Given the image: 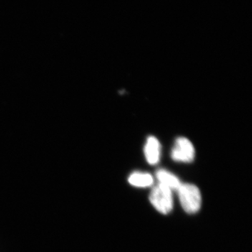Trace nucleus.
Listing matches in <instances>:
<instances>
[{
	"label": "nucleus",
	"instance_id": "obj_6",
	"mask_svg": "<svg viewBox=\"0 0 252 252\" xmlns=\"http://www.w3.org/2000/svg\"><path fill=\"white\" fill-rule=\"evenodd\" d=\"M131 185L139 188L151 187L154 184V178L150 174L145 172H135L131 174L128 178Z\"/></svg>",
	"mask_w": 252,
	"mask_h": 252
},
{
	"label": "nucleus",
	"instance_id": "obj_3",
	"mask_svg": "<svg viewBox=\"0 0 252 252\" xmlns=\"http://www.w3.org/2000/svg\"><path fill=\"white\" fill-rule=\"evenodd\" d=\"M172 158L175 161L190 162L195 158V149L191 142L186 137H179L172 149Z\"/></svg>",
	"mask_w": 252,
	"mask_h": 252
},
{
	"label": "nucleus",
	"instance_id": "obj_2",
	"mask_svg": "<svg viewBox=\"0 0 252 252\" xmlns=\"http://www.w3.org/2000/svg\"><path fill=\"white\" fill-rule=\"evenodd\" d=\"M172 190L158 184L151 192L149 200L156 209L162 214H168L173 208Z\"/></svg>",
	"mask_w": 252,
	"mask_h": 252
},
{
	"label": "nucleus",
	"instance_id": "obj_5",
	"mask_svg": "<svg viewBox=\"0 0 252 252\" xmlns=\"http://www.w3.org/2000/svg\"><path fill=\"white\" fill-rule=\"evenodd\" d=\"M157 177L158 180L159 184L165 186L172 190H178L180 186L182 185V182L179 180L178 177H176L175 175L171 172L167 171V170L160 169L157 172Z\"/></svg>",
	"mask_w": 252,
	"mask_h": 252
},
{
	"label": "nucleus",
	"instance_id": "obj_4",
	"mask_svg": "<svg viewBox=\"0 0 252 252\" xmlns=\"http://www.w3.org/2000/svg\"><path fill=\"white\" fill-rule=\"evenodd\" d=\"M144 154L147 162L151 165H155L160 160V144L154 136H151L147 139L144 147Z\"/></svg>",
	"mask_w": 252,
	"mask_h": 252
},
{
	"label": "nucleus",
	"instance_id": "obj_1",
	"mask_svg": "<svg viewBox=\"0 0 252 252\" xmlns=\"http://www.w3.org/2000/svg\"><path fill=\"white\" fill-rule=\"evenodd\" d=\"M181 205L189 214L196 213L202 203L201 193L196 186L190 184H182L177 190Z\"/></svg>",
	"mask_w": 252,
	"mask_h": 252
}]
</instances>
